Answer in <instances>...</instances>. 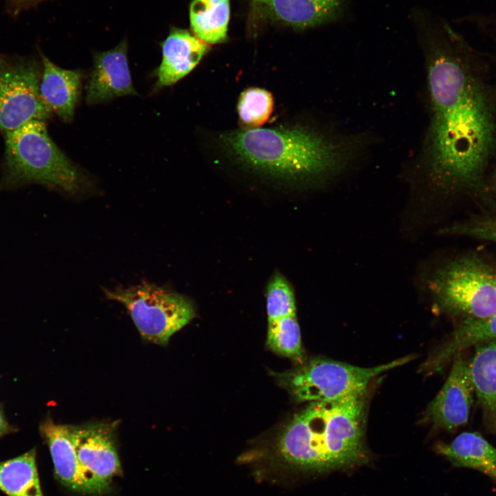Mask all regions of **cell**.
Masks as SVG:
<instances>
[{"label":"cell","mask_w":496,"mask_h":496,"mask_svg":"<svg viewBox=\"0 0 496 496\" xmlns=\"http://www.w3.org/2000/svg\"><path fill=\"white\" fill-rule=\"evenodd\" d=\"M416 28L431 104L422 160L425 180L440 194L480 187L496 143V111L477 72L479 56L442 18H424Z\"/></svg>","instance_id":"cell-1"},{"label":"cell","mask_w":496,"mask_h":496,"mask_svg":"<svg viewBox=\"0 0 496 496\" xmlns=\"http://www.w3.org/2000/svg\"><path fill=\"white\" fill-rule=\"evenodd\" d=\"M220 143L226 156L246 169L275 178L310 181L342 173L363 141L296 125L243 128L224 134Z\"/></svg>","instance_id":"cell-2"},{"label":"cell","mask_w":496,"mask_h":496,"mask_svg":"<svg viewBox=\"0 0 496 496\" xmlns=\"http://www.w3.org/2000/svg\"><path fill=\"white\" fill-rule=\"evenodd\" d=\"M367 391L332 402H312L276 439L274 459L293 470L322 472L365 462Z\"/></svg>","instance_id":"cell-3"},{"label":"cell","mask_w":496,"mask_h":496,"mask_svg":"<svg viewBox=\"0 0 496 496\" xmlns=\"http://www.w3.org/2000/svg\"><path fill=\"white\" fill-rule=\"evenodd\" d=\"M5 134L1 187L32 183L70 194L87 188V178L50 138L44 121H31Z\"/></svg>","instance_id":"cell-4"},{"label":"cell","mask_w":496,"mask_h":496,"mask_svg":"<svg viewBox=\"0 0 496 496\" xmlns=\"http://www.w3.org/2000/svg\"><path fill=\"white\" fill-rule=\"evenodd\" d=\"M422 282L435 307L459 320V325L484 321L496 312V265L476 254L448 260Z\"/></svg>","instance_id":"cell-5"},{"label":"cell","mask_w":496,"mask_h":496,"mask_svg":"<svg viewBox=\"0 0 496 496\" xmlns=\"http://www.w3.org/2000/svg\"><path fill=\"white\" fill-rule=\"evenodd\" d=\"M413 358L407 355L373 367L315 358L293 370L274 375L298 402H332L366 391L376 377Z\"/></svg>","instance_id":"cell-6"},{"label":"cell","mask_w":496,"mask_h":496,"mask_svg":"<svg viewBox=\"0 0 496 496\" xmlns=\"http://www.w3.org/2000/svg\"><path fill=\"white\" fill-rule=\"evenodd\" d=\"M103 291L107 298L125 307L142 338L154 344L166 345L196 315L188 298L154 284L142 282Z\"/></svg>","instance_id":"cell-7"},{"label":"cell","mask_w":496,"mask_h":496,"mask_svg":"<svg viewBox=\"0 0 496 496\" xmlns=\"http://www.w3.org/2000/svg\"><path fill=\"white\" fill-rule=\"evenodd\" d=\"M39 72L34 61L0 57V131L6 134L49 117L40 94Z\"/></svg>","instance_id":"cell-8"},{"label":"cell","mask_w":496,"mask_h":496,"mask_svg":"<svg viewBox=\"0 0 496 496\" xmlns=\"http://www.w3.org/2000/svg\"><path fill=\"white\" fill-rule=\"evenodd\" d=\"M116 425L94 422L72 426L76 454L91 493L104 492L112 478L121 473L114 442Z\"/></svg>","instance_id":"cell-9"},{"label":"cell","mask_w":496,"mask_h":496,"mask_svg":"<svg viewBox=\"0 0 496 496\" xmlns=\"http://www.w3.org/2000/svg\"><path fill=\"white\" fill-rule=\"evenodd\" d=\"M474 395L468 360L459 352L453 357L451 370L442 388L427 406L424 419L437 428L454 431L468 422Z\"/></svg>","instance_id":"cell-10"},{"label":"cell","mask_w":496,"mask_h":496,"mask_svg":"<svg viewBox=\"0 0 496 496\" xmlns=\"http://www.w3.org/2000/svg\"><path fill=\"white\" fill-rule=\"evenodd\" d=\"M125 40L113 49L98 52L86 84V101L96 104L127 95H138L132 81Z\"/></svg>","instance_id":"cell-11"},{"label":"cell","mask_w":496,"mask_h":496,"mask_svg":"<svg viewBox=\"0 0 496 496\" xmlns=\"http://www.w3.org/2000/svg\"><path fill=\"white\" fill-rule=\"evenodd\" d=\"M162 61L156 70V88L172 85L188 74L210 50L188 30L173 28L162 43Z\"/></svg>","instance_id":"cell-12"},{"label":"cell","mask_w":496,"mask_h":496,"mask_svg":"<svg viewBox=\"0 0 496 496\" xmlns=\"http://www.w3.org/2000/svg\"><path fill=\"white\" fill-rule=\"evenodd\" d=\"M271 19L298 29L338 20L347 0H253Z\"/></svg>","instance_id":"cell-13"},{"label":"cell","mask_w":496,"mask_h":496,"mask_svg":"<svg viewBox=\"0 0 496 496\" xmlns=\"http://www.w3.org/2000/svg\"><path fill=\"white\" fill-rule=\"evenodd\" d=\"M40 432L49 446L56 475L62 484L73 490L91 493L76 454L72 426L57 424L48 418L41 424Z\"/></svg>","instance_id":"cell-14"},{"label":"cell","mask_w":496,"mask_h":496,"mask_svg":"<svg viewBox=\"0 0 496 496\" xmlns=\"http://www.w3.org/2000/svg\"><path fill=\"white\" fill-rule=\"evenodd\" d=\"M474 347V355L468 360L469 374L484 424L496 435V339Z\"/></svg>","instance_id":"cell-15"},{"label":"cell","mask_w":496,"mask_h":496,"mask_svg":"<svg viewBox=\"0 0 496 496\" xmlns=\"http://www.w3.org/2000/svg\"><path fill=\"white\" fill-rule=\"evenodd\" d=\"M43 74L40 94L43 103L51 112L69 121L74 115L80 95L81 74L76 70L58 67L45 56L41 55Z\"/></svg>","instance_id":"cell-16"},{"label":"cell","mask_w":496,"mask_h":496,"mask_svg":"<svg viewBox=\"0 0 496 496\" xmlns=\"http://www.w3.org/2000/svg\"><path fill=\"white\" fill-rule=\"evenodd\" d=\"M437 452L453 466L473 468L496 480V448L477 432H464L451 442L437 445Z\"/></svg>","instance_id":"cell-17"},{"label":"cell","mask_w":496,"mask_h":496,"mask_svg":"<svg viewBox=\"0 0 496 496\" xmlns=\"http://www.w3.org/2000/svg\"><path fill=\"white\" fill-rule=\"evenodd\" d=\"M229 13V0H193L189 7L192 32L207 44L225 42Z\"/></svg>","instance_id":"cell-18"},{"label":"cell","mask_w":496,"mask_h":496,"mask_svg":"<svg viewBox=\"0 0 496 496\" xmlns=\"http://www.w3.org/2000/svg\"><path fill=\"white\" fill-rule=\"evenodd\" d=\"M35 449L0 462V489L8 496H43L36 466Z\"/></svg>","instance_id":"cell-19"},{"label":"cell","mask_w":496,"mask_h":496,"mask_svg":"<svg viewBox=\"0 0 496 496\" xmlns=\"http://www.w3.org/2000/svg\"><path fill=\"white\" fill-rule=\"evenodd\" d=\"M493 339H496V312L484 321L460 324L448 342L431 359L432 369L440 370L457 353L480 342Z\"/></svg>","instance_id":"cell-20"},{"label":"cell","mask_w":496,"mask_h":496,"mask_svg":"<svg viewBox=\"0 0 496 496\" xmlns=\"http://www.w3.org/2000/svg\"><path fill=\"white\" fill-rule=\"evenodd\" d=\"M267 344L273 352L300 364L305 362L296 315L268 321Z\"/></svg>","instance_id":"cell-21"},{"label":"cell","mask_w":496,"mask_h":496,"mask_svg":"<svg viewBox=\"0 0 496 496\" xmlns=\"http://www.w3.org/2000/svg\"><path fill=\"white\" fill-rule=\"evenodd\" d=\"M273 107V99L269 92L257 87L247 89L238 102L240 122L244 129L257 128L268 120Z\"/></svg>","instance_id":"cell-22"},{"label":"cell","mask_w":496,"mask_h":496,"mask_svg":"<svg viewBox=\"0 0 496 496\" xmlns=\"http://www.w3.org/2000/svg\"><path fill=\"white\" fill-rule=\"evenodd\" d=\"M267 313L268 321L296 315L293 289L280 274L274 275L267 285Z\"/></svg>","instance_id":"cell-23"},{"label":"cell","mask_w":496,"mask_h":496,"mask_svg":"<svg viewBox=\"0 0 496 496\" xmlns=\"http://www.w3.org/2000/svg\"><path fill=\"white\" fill-rule=\"evenodd\" d=\"M440 233L473 237L496 243V210L446 227L440 229Z\"/></svg>","instance_id":"cell-24"},{"label":"cell","mask_w":496,"mask_h":496,"mask_svg":"<svg viewBox=\"0 0 496 496\" xmlns=\"http://www.w3.org/2000/svg\"><path fill=\"white\" fill-rule=\"evenodd\" d=\"M11 430V426L7 422L3 413L0 411V437L10 432Z\"/></svg>","instance_id":"cell-25"},{"label":"cell","mask_w":496,"mask_h":496,"mask_svg":"<svg viewBox=\"0 0 496 496\" xmlns=\"http://www.w3.org/2000/svg\"><path fill=\"white\" fill-rule=\"evenodd\" d=\"M489 27L496 32V14H492L489 19Z\"/></svg>","instance_id":"cell-26"},{"label":"cell","mask_w":496,"mask_h":496,"mask_svg":"<svg viewBox=\"0 0 496 496\" xmlns=\"http://www.w3.org/2000/svg\"><path fill=\"white\" fill-rule=\"evenodd\" d=\"M21 2H33L39 0H19Z\"/></svg>","instance_id":"cell-27"},{"label":"cell","mask_w":496,"mask_h":496,"mask_svg":"<svg viewBox=\"0 0 496 496\" xmlns=\"http://www.w3.org/2000/svg\"><path fill=\"white\" fill-rule=\"evenodd\" d=\"M494 185L496 187V175L494 176Z\"/></svg>","instance_id":"cell-28"}]
</instances>
